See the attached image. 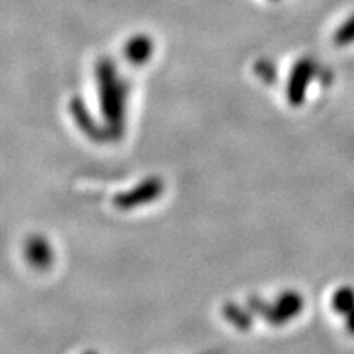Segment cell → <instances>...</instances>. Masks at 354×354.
Returning a JSON list of instances; mask_svg holds the SVG:
<instances>
[{
	"mask_svg": "<svg viewBox=\"0 0 354 354\" xmlns=\"http://www.w3.org/2000/svg\"><path fill=\"white\" fill-rule=\"evenodd\" d=\"M151 55V41L148 38H135L128 43L127 56L133 63H143Z\"/></svg>",
	"mask_w": 354,
	"mask_h": 354,
	"instance_id": "1",
	"label": "cell"
},
{
	"mask_svg": "<svg viewBox=\"0 0 354 354\" xmlns=\"http://www.w3.org/2000/svg\"><path fill=\"white\" fill-rule=\"evenodd\" d=\"M344 318H346V330L351 335H354V310H353V312H349Z\"/></svg>",
	"mask_w": 354,
	"mask_h": 354,
	"instance_id": "4",
	"label": "cell"
},
{
	"mask_svg": "<svg viewBox=\"0 0 354 354\" xmlns=\"http://www.w3.org/2000/svg\"><path fill=\"white\" fill-rule=\"evenodd\" d=\"M333 308L339 315L346 317L349 312L354 310V289L353 287H342L335 292L333 299H331Z\"/></svg>",
	"mask_w": 354,
	"mask_h": 354,
	"instance_id": "2",
	"label": "cell"
},
{
	"mask_svg": "<svg viewBox=\"0 0 354 354\" xmlns=\"http://www.w3.org/2000/svg\"><path fill=\"white\" fill-rule=\"evenodd\" d=\"M335 43L339 44V46H346V44L354 43V15L349 17V19L339 26L338 32L335 33Z\"/></svg>",
	"mask_w": 354,
	"mask_h": 354,
	"instance_id": "3",
	"label": "cell"
},
{
	"mask_svg": "<svg viewBox=\"0 0 354 354\" xmlns=\"http://www.w3.org/2000/svg\"><path fill=\"white\" fill-rule=\"evenodd\" d=\"M87 354H94V353H87Z\"/></svg>",
	"mask_w": 354,
	"mask_h": 354,
	"instance_id": "5",
	"label": "cell"
}]
</instances>
